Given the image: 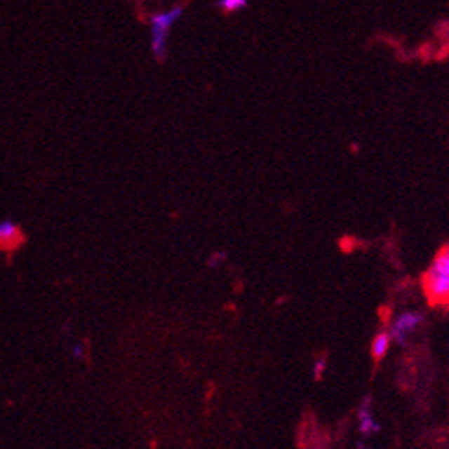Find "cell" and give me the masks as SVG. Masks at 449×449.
<instances>
[{
  "mask_svg": "<svg viewBox=\"0 0 449 449\" xmlns=\"http://www.w3.org/2000/svg\"><path fill=\"white\" fill-rule=\"evenodd\" d=\"M422 290L433 307L449 309V245L438 250L422 275Z\"/></svg>",
  "mask_w": 449,
  "mask_h": 449,
  "instance_id": "6da1fadb",
  "label": "cell"
},
{
  "mask_svg": "<svg viewBox=\"0 0 449 449\" xmlns=\"http://www.w3.org/2000/svg\"><path fill=\"white\" fill-rule=\"evenodd\" d=\"M182 13H184V8L176 6V8L169 9V11L156 13V15L152 17V49L156 60H162L166 56L169 29L182 17Z\"/></svg>",
  "mask_w": 449,
  "mask_h": 449,
  "instance_id": "7a4b0ae2",
  "label": "cell"
},
{
  "mask_svg": "<svg viewBox=\"0 0 449 449\" xmlns=\"http://www.w3.org/2000/svg\"><path fill=\"white\" fill-rule=\"evenodd\" d=\"M25 243V236L20 224L13 221H0V252H15Z\"/></svg>",
  "mask_w": 449,
  "mask_h": 449,
  "instance_id": "3957f363",
  "label": "cell"
},
{
  "mask_svg": "<svg viewBox=\"0 0 449 449\" xmlns=\"http://www.w3.org/2000/svg\"><path fill=\"white\" fill-rule=\"evenodd\" d=\"M419 322H421V314H419V313L403 314V316H399V319H397V322L394 323L390 336H392V338L396 340V342L404 343V338H406V333L412 331L413 327H415Z\"/></svg>",
  "mask_w": 449,
  "mask_h": 449,
  "instance_id": "277c9868",
  "label": "cell"
},
{
  "mask_svg": "<svg viewBox=\"0 0 449 449\" xmlns=\"http://www.w3.org/2000/svg\"><path fill=\"white\" fill-rule=\"evenodd\" d=\"M390 340H392V336H390V333L387 331L380 333V335L374 338V342H372V358L376 359V361H380V359L387 354Z\"/></svg>",
  "mask_w": 449,
  "mask_h": 449,
  "instance_id": "5b68a950",
  "label": "cell"
},
{
  "mask_svg": "<svg viewBox=\"0 0 449 449\" xmlns=\"http://www.w3.org/2000/svg\"><path fill=\"white\" fill-rule=\"evenodd\" d=\"M359 419H361V426H359V431L363 433V435H368L370 431H374V429H380V426L374 422V419H372L370 412H368V399H365V404H363V408L359 410Z\"/></svg>",
  "mask_w": 449,
  "mask_h": 449,
  "instance_id": "8992f818",
  "label": "cell"
},
{
  "mask_svg": "<svg viewBox=\"0 0 449 449\" xmlns=\"http://www.w3.org/2000/svg\"><path fill=\"white\" fill-rule=\"evenodd\" d=\"M217 6L227 13H236L239 9L246 8V0H220Z\"/></svg>",
  "mask_w": 449,
  "mask_h": 449,
  "instance_id": "52a82bcc",
  "label": "cell"
},
{
  "mask_svg": "<svg viewBox=\"0 0 449 449\" xmlns=\"http://www.w3.org/2000/svg\"><path fill=\"white\" fill-rule=\"evenodd\" d=\"M72 356L76 359H85V356H86L85 343H78V345H74V347H72Z\"/></svg>",
  "mask_w": 449,
  "mask_h": 449,
  "instance_id": "ba28073f",
  "label": "cell"
},
{
  "mask_svg": "<svg viewBox=\"0 0 449 449\" xmlns=\"http://www.w3.org/2000/svg\"><path fill=\"white\" fill-rule=\"evenodd\" d=\"M323 367H326V359H319V361H316V365H314V376L316 377L322 376Z\"/></svg>",
  "mask_w": 449,
  "mask_h": 449,
  "instance_id": "9c48e42d",
  "label": "cell"
}]
</instances>
